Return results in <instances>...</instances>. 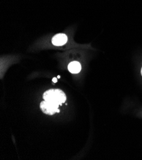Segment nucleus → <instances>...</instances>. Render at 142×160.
<instances>
[{
    "label": "nucleus",
    "instance_id": "nucleus-3",
    "mask_svg": "<svg viewBox=\"0 0 142 160\" xmlns=\"http://www.w3.org/2000/svg\"><path fill=\"white\" fill-rule=\"evenodd\" d=\"M67 40L68 37L65 34L59 33L52 38V43L56 46H62L67 42Z\"/></svg>",
    "mask_w": 142,
    "mask_h": 160
},
{
    "label": "nucleus",
    "instance_id": "nucleus-7",
    "mask_svg": "<svg viewBox=\"0 0 142 160\" xmlns=\"http://www.w3.org/2000/svg\"><path fill=\"white\" fill-rule=\"evenodd\" d=\"M141 75H142V68H141Z\"/></svg>",
    "mask_w": 142,
    "mask_h": 160
},
{
    "label": "nucleus",
    "instance_id": "nucleus-1",
    "mask_svg": "<svg viewBox=\"0 0 142 160\" xmlns=\"http://www.w3.org/2000/svg\"><path fill=\"white\" fill-rule=\"evenodd\" d=\"M44 100L61 105L66 100L65 93L59 89H51L46 91L43 95Z\"/></svg>",
    "mask_w": 142,
    "mask_h": 160
},
{
    "label": "nucleus",
    "instance_id": "nucleus-5",
    "mask_svg": "<svg viewBox=\"0 0 142 160\" xmlns=\"http://www.w3.org/2000/svg\"><path fill=\"white\" fill-rule=\"evenodd\" d=\"M52 82H54V83H56V82H57V78L54 77V78H52Z\"/></svg>",
    "mask_w": 142,
    "mask_h": 160
},
{
    "label": "nucleus",
    "instance_id": "nucleus-6",
    "mask_svg": "<svg viewBox=\"0 0 142 160\" xmlns=\"http://www.w3.org/2000/svg\"><path fill=\"white\" fill-rule=\"evenodd\" d=\"M61 78V76H60V75H58V76H57V78Z\"/></svg>",
    "mask_w": 142,
    "mask_h": 160
},
{
    "label": "nucleus",
    "instance_id": "nucleus-2",
    "mask_svg": "<svg viewBox=\"0 0 142 160\" xmlns=\"http://www.w3.org/2000/svg\"><path fill=\"white\" fill-rule=\"evenodd\" d=\"M59 105L52 103L49 102L45 100L42 102L40 103V108L43 112L47 115H54L57 112H59Z\"/></svg>",
    "mask_w": 142,
    "mask_h": 160
},
{
    "label": "nucleus",
    "instance_id": "nucleus-4",
    "mask_svg": "<svg viewBox=\"0 0 142 160\" xmlns=\"http://www.w3.org/2000/svg\"><path fill=\"white\" fill-rule=\"evenodd\" d=\"M81 65L79 62L73 61L70 62L68 65V70L71 73H78L81 70Z\"/></svg>",
    "mask_w": 142,
    "mask_h": 160
}]
</instances>
